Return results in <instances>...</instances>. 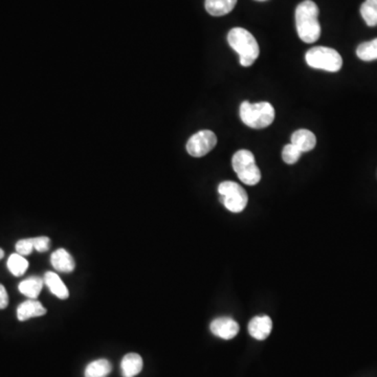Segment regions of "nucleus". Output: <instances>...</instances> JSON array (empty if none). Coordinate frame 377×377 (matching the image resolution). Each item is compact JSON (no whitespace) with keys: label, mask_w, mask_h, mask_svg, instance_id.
Listing matches in <instances>:
<instances>
[{"label":"nucleus","mask_w":377,"mask_h":377,"mask_svg":"<svg viewBox=\"0 0 377 377\" xmlns=\"http://www.w3.org/2000/svg\"><path fill=\"white\" fill-rule=\"evenodd\" d=\"M318 5L312 0H304L296 9V27L299 37L305 43H313L321 37Z\"/></svg>","instance_id":"nucleus-1"},{"label":"nucleus","mask_w":377,"mask_h":377,"mask_svg":"<svg viewBox=\"0 0 377 377\" xmlns=\"http://www.w3.org/2000/svg\"><path fill=\"white\" fill-rule=\"evenodd\" d=\"M229 47L239 55V62L244 67L254 65L260 54L256 38L242 27L231 30L227 35Z\"/></svg>","instance_id":"nucleus-2"},{"label":"nucleus","mask_w":377,"mask_h":377,"mask_svg":"<svg viewBox=\"0 0 377 377\" xmlns=\"http://www.w3.org/2000/svg\"><path fill=\"white\" fill-rule=\"evenodd\" d=\"M240 117L243 123L251 128H266L274 122L275 109L269 102L251 103L245 101L241 104Z\"/></svg>","instance_id":"nucleus-3"},{"label":"nucleus","mask_w":377,"mask_h":377,"mask_svg":"<svg viewBox=\"0 0 377 377\" xmlns=\"http://www.w3.org/2000/svg\"><path fill=\"white\" fill-rule=\"evenodd\" d=\"M307 65L312 69L336 73L342 69L343 59L340 54L330 47H316L305 55Z\"/></svg>","instance_id":"nucleus-4"},{"label":"nucleus","mask_w":377,"mask_h":377,"mask_svg":"<svg viewBox=\"0 0 377 377\" xmlns=\"http://www.w3.org/2000/svg\"><path fill=\"white\" fill-rule=\"evenodd\" d=\"M233 169L239 179L247 185H255L261 181V172L251 151H237L233 157Z\"/></svg>","instance_id":"nucleus-5"},{"label":"nucleus","mask_w":377,"mask_h":377,"mask_svg":"<svg viewBox=\"0 0 377 377\" xmlns=\"http://www.w3.org/2000/svg\"><path fill=\"white\" fill-rule=\"evenodd\" d=\"M221 203L233 213L242 212L247 207L249 196L247 191L235 181H223L219 185Z\"/></svg>","instance_id":"nucleus-6"},{"label":"nucleus","mask_w":377,"mask_h":377,"mask_svg":"<svg viewBox=\"0 0 377 377\" xmlns=\"http://www.w3.org/2000/svg\"><path fill=\"white\" fill-rule=\"evenodd\" d=\"M216 144L217 137L213 131H199L187 141V151L191 157H203L212 151Z\"/></svg>","instance_id":"nucleus-7"},{"label":"nucleus","mask_w":377,"mask_h":377,"mask_svg":"<svg viewBox=\"0 0 377 377\" xmlns=\"http://www.w3.org/2000/svg\"><path fill=\"white\" fill-rule=\"evenodd\" d=\"M209 329L213 334L223 340H232L238 334L239 325L231 318H218L211 323Z\"/></svg>","instance_id":"nucleus-8"},{"label":"nucleus","mask_w":377,"mask_h":377,"mask_svg":"<svg viewBox=\"0 0 377 377\" xmlns=\"http://www.w3.org/2000/svg\"><path fill=\"white\" fill-rule=\"evenodd\" d=\"M45 313H47V309L36 299H30V300L21 303L17 308V318L20 322L45 316Z\"/></svg>","instance_id":"nucleus-9"},{"label":"nucleus","mask_w":377,"mask_h":377,"mask_svg":"<svg viewBox=\"0 0 377 377\" xmlns=\"http://www.w3.org/2000/svg\"><path fill=\"white\" fill-rule=\"evenodd\" d=\"M273 329V322L267 316L255 317L249 324V332L256 340L263 341L269 338Z\"/></svg>","instance_id":"nucleus-10"},{"label":"nucleus","mask_w":377,"mask_h":377,"mask_svg":"<svg viewBox=\"0 0 377 377\" xmlns=\"http://www.w3.org/2000/svg\"><path fill=\"white\" fill-rule=\"evenodd\" d=\"M51 263L54 269L60 273H71L76 267L73 256L65 249L54 251L51 256Z\"/></svg>","instance_id":"nucleus-11"},{"label":"nucleus","mask_w":377,"mask_h":377,"mask_svg":"<svg viewBox=\"0 0 377 377\" xmlns=\"http://www.w3.org/2000/svg\"><path fill=\"white\" fill-rule=\"evenodd\" d=\"M291 144L296 146L301 152H309L316 147L317 137L311 131L300 129L291 135Z\"/></svg>","instance_id":"nucleus-12"},{"label":"nucleus","mask_w":377,"mask_h":377,"mask_svg":"<svg viewBox=\"0 0 377 377\" xmlns=\"http://www.w3.org/2000/svg\"><path fill=\"white\" fill-rule=\"evenodd\" d=\"M143 358L137 353H128L124 356L121 363L123 377H135L143 370Z\"/></svg>","instance_id":"nucleus-13"},{"label":"nucleus","mask_w":377,"mask_h":377,"mask_svg":"<svg viewBox=\"0 0 377 377\" xmlns=\"http://www.w3.org/2000/svg\"><path fill=\"white\" fill-rule=\"evenodd\" d=\"M43 280H45V284L49 287L54 296L57 297L60 300H67L69 298V288L57 274H55L53 271H47V273H45Z\"/></svg>","instance_id":"nucleus-14"},{"label":"nucleus","mask_w":377,"mask_h":377,"mask_svg":"<svg viewBox=\"0 0 377 377\" xmlns=\"http://www.w3.org/2000/svg\"><path fill=\"white\" fill-rule=\"evenodd\" d=\"M236 3L237 0H205V10L209 15L219 17L231 13Z\"/></svg>","instance_id":"nucleus-15"},{"label":"nucleus","mask_w":377,"mask_h":377,"mask_svg":"<svg viewBox=\"0 0 377 377\" xmlns=\"http://www.w3.org/2000/svg\"><path fill=\"white\" fill-rule=\"evenodd\" d=\"M45 285V280L40 277L33 276L20 282L18 289L20 293L25 295L29 299H37L39 293H41L42 288Z\"/></svg>","instance_id":"nucleus-16"},{"label":"nucleus","mask_w":377,"mask_h":377,"mask_svg":"<svg viewBox=\"0 0 377 377\" xmlns=\"http://www.w3.org/2000/svg\"><path fill=\"white\" fill-rule=\"evenodd\" d=\"M113 366L109 361L105 358L93 361L87 365L84 376L85 377H107L111 374Z\"/></svg>","instance_id":"nucleus-17"},{"label":"nucleus","mask_w":377,"mask_h":377,"mask_svg":"<svg viewBox=\"0 0 377 377\" xmlns=\"http://www.w3.org/2000/svg\"><path fill=\"white\" fill-rule=\"evenodd\" d=\"M7 266L12 275L15 277H21L25 274V271L29 269V262H27L25 256H21L18 253H15V254H12L8 259Z\"/></svg>","instance_id":"nucleus-18"},{"label":"nucleus","mask_w":377,"mask_h":377,"mask_svg":"<svg viewBox=\"0 0 377 377\" xmlns=\"http://www.w3.org/2000/svg\"><path fill=\"white\" fill-rule=\"evenodd\" d=\"M361 14L368 27H376L377 0H366L361 7Z\"/></svg>","instance_id":"nucleus-19"},{"label":"nucleus","mask_w":377,"mask_h":377,"mask_svg":"<svg viewBox=\"0 0 377 377\" xmlns=\"http://www.w3.org/2000/svg\"><path fill=\"white\" fill-rule=\"evenodd\" d=\"M356 55L363 61L377 60V38L358 45L356 49Z\"/></svg>","instance_id":"nucleus-20"},{"label":"nucleus","mask_w":377,"mask_h":377,"mask_svg":"<svg viewBox=\"0 0 377 377\" xmlns=\"http://www.w3.org/2000/svg\"><path fill=\"white\" fill-rule=\"evenodd\" d=\"M301 155H302V152L297 148L296 146L290 143L285 146L284 149H283L282 159L288 165H293L299 161Z\"/></svg>","instance_id":"nucleus-21"},{"label":"nucleus","mask_w":377,"mask_h":377,"mask_svg":"<svg viewBox=\"0 0 377 377\" xmlns=\"http://www.w3.org/2000/svg\"><path fill=\"white\" fill-rule=\"evenodd\" d=\"M15 249L21 256H29L34 249L33 238L21 239L16 243Z\"/></svg>","instance_id":"nucleus-22"},{"label":"nucleus","mask_w":377,"mask_h":377,"mask_svg":"<svg viewBox=\"0 0 377 377\" xmlns=\"http://www.w3.org/2000/svg\"><path fill=\"white\" fill-rule=\"evenodd\" d=\"M34 249L39 253H45L51 247V239L47 236H40L33 238Z\"/></svg>","instance_id":"nucleus-23"},{"label":"nucleus","mask_w":377,"mask_h":377,"mask_svg":"<svg viewBox=\"0 0 377 377\" xmlns=\"http://www.w3.org/2000/svg\"><path fill=\"white\" fill-rule=\"evenodd\" d=\"M8 305H9V295L5 286L0 284V309L7 308Z\"/></svg>","instance_id":"nucleus-24"},{"label":"nucleus","mask_w":377,"mask_h":377,"mask_svg":"<svg viewBox=\"0 0 377 377\" xmlns=\"http://www.w3.org/2000/svg\"><path fill=\"white\" fill-rule=\"evenodd\" d=\"M3 256H5V251L3 249H0V260L3 258Z\"/></svg>","instance_id":"nucleus-25"},{"label":"nucleus","mask_w":377,"mask_h":377,"mask_svg":"<svg viewBox=\"0 0 377 377\" xmlns=\"http://www.w3.org/2000/svg\"><path fill=\"white\" fill-rule=\"evenodd\" d=\"M256 1H266V0H256Z\"/></svg>","instance_id":"nucleus-26"}]
</instances>
